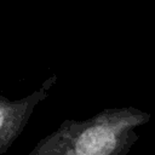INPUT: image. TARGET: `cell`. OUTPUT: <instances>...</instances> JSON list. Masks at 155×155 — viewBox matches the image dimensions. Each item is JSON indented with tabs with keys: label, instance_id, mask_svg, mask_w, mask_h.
<instances>
[{
	"label": "cell",
	"instance_id": "cell-1",
	"mask_svg": "<svg viewBox=\"0 0 155 155\" xmlns=\"http://www.w3.org/2000/svg\"><path fill=\"white\" fill-rule=\"evenodd\" d=\"M151 114L136 107L104 108L90 119L65 121L45 145L46 151L62 155H126Z\"/></svg>",
	"mask_w": 155,
	"mask_h": 155
},
{
	"label": "cell",
	"instance_id": "cell-2",
	"mask_svg": "<svg viewBox=\"0 0 155 155\" xmlns=\"http://www.w3.org/2000/svg\"><path fill=\"white\" fill-rule=\"evenodd\" d=\"M2 124H4V113H2V110L0 109V128H1Z\"/></svg>",
	"mask_w": 155,
	"mask_h": 155
}]
</instances>
